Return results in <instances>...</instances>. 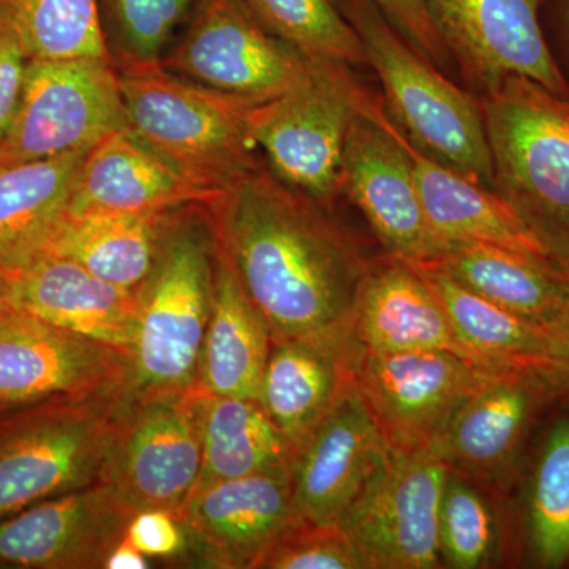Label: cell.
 Wrapping results in <instances>:
<instances>
[{
	"instance_id": "cell-1",
	"label": "cell",
	"mask_w": 569,
	"mask_h": 569,
	"mask_svg": "<svg viewBox=\"0 0 569 569\" xmlns=\"http://www.w3.org/2000/svg\"><path fill=\"white\" fill-rule=\"evenodd\" d=\"M217 242L272 343L351 335L373 261L329 216L261 162L208 203Z\"/></svg>"
},
{
	"instance_id": "cell-2",
	"label": "cell",
	"mask_w": 569,
	"mask_h": 569,
	"mask_svg": "<svg viewBox=\"0 0 569 569\" xmlns=\"http://www.w3.org/2000/svg\"><path fill=\"white\" fill-rule=\"evenodd\" d=\"M217 234L208 204L183 206L138 295L130 370L116 402L189 395L198 389L211 318Z\"/></svg>"
},
{
	"instance_id": "cell-3",
	"label": "cell",
	"mask_w": 569,
	"mask_h": 569,
	"mask_svg": "<svg viewBox=\"0 0 569 569\" xmlns=\"http://www.w3.org/2000/svg\"><path fill=\"white\" fill-rule=\"evenodd\" d=\"M481 100L492 190L546 260L569 274V100L512 77Z\"/></svg>"
},
{
	"instance_id": "cell-4",
	"label": "cell",
	"mask_w": 569,
	"mask_h": 569,
	"mask_svg": "<svg viewBox=\"0 0 569 569\" xmlns=\"http://www.w3.org/2000/svg\"><path fill=\"white\" fill-rule=\"evenodd\" d=\"M116 66L126 129L194 186L220 194L261 163L249 132L257 100L204 88L162 62Z\"/></svg>"
},
{
	"instance_id": "cell-5",
	"label": "cell",
	"mask_w": 569,
	"mask_h": 569,
	"mask_svg": "<svg viewBox=\"0 0 569 569\" xmlns=\"http://www.w3.org/2000/svg\"><path fill=\"white\" fill-rule=\"evenodd\" d=\"M376 71L389 118L427 156L492 189L481 100L443 77L370 0H336Z\"/></svg>"
},
{
	"instance_id": "cell-6",
	"label": "cell",
	"mask_w": 569,
	"mask_h": 569,
	"mask_svg": "<svg viewBox=\"0 0 569 569\" xmlns=\"http://www.w3.org/2000/svg\"><path fill=\"white\" fill-rule=\"evenodd\" d=\"M116 399L51 397L0 410V519L102 481Z\"/></svg>"
},
{
	"instance_id": "cell-7",
	"label": "cell",
	"mask_w": 569,
	"mask_h": 569,
	"mask_svg": "<svg viewBox=\"0 0 569 569\" xmlns=\"http://www.w3.org/2000/svg\"><path fill=\"white\" fill-rule=\"evenodd\" d=\"M365 92L347 63L312 59L305 81L249 112L250 137L269 170L329 211L340 197L343 146Z\"/></svg>"
},
{
	"instance_id": "cell-8",
	"label": "cell",
	"mask_w": 569,
	"mask_h": 569,
	"mask_svg": "<svg viewBox=\"0 0 569 569\" xmlns=\"http://www.w3.org/2000/svg\"><path fill=\"white\" fill-rule=\"evenodd\" d=\"M204 395L116 402L114 436L102 481L134 515L181 518L203 468Z\"/></svg>"
},
{
	"instance_id": "cell-9",
	"label": "cell",
	"mask_w": 569,
	"mask_h": 569,
	"mask_svg": "<svg viewBox=\"0 0 569 569\" xmlns=\"http://www.w3.org/2000/svg\"><path fill=\"white\" fill-rule=\"evenodd\" d=\"M121 129L126 108L114 59H31L0 164L92 148Z\"/></svg>"
},
{
	"instance_id": "cell-10",
	"label": "cell",
	"mask_w": 569,
	"mask_h": 569,
	"mask_svg": "<svg viewBox=\"0 0 569 569\" xmlns=\"http://www.w3.org/2000/svg\"><path fill=\"white\" fill-rule=\"evenodd\" d=\"M162 66L213 91L264 102L305 81L312 59L266 28L247 0H200Z\"/></svg>"
},
{
	"instance_id": "cell-11",
	"label": "cell",
	"mask_w": 569,
	"mask_h": 569,
	"mask_svg": "<svg viewBox=\"0 0 569 569\" xmlns=\"http://www.w3.org/2000/svg\"><path fill=\"white\" fill-rule=\"evenodd\" d=\"M507 365L449 351L372 353L359 347L355 387L395 451H430L460 407Z\"/></svg>"
},
{
	"instance_id": "cell-12",
	"label": "cell",
	"mask_w": 569,
	"mask_h": 569,
	"mask_svg": "<svg viewBox=\"0 0 569 569\" xmlns=\"http://www.w3.org/2000/svg\"><path fill=\"white\" fill-rule=\"evenodd\" d=\"M342 193L362 212L387 254L432 261L447 252L427 222L399 129L385 104L367 89L343 146Z\"/></svg>"
},
{
	"instance_id": "cell-13",
	"label": "cell",
	"mask_w": 569,
	"mask_h": 569,
	"mask_svg": "<svg viewBox=\"0 0 569 569\" xmlns=\"http://www.w3.org/2000/svg\"><path fill=\"white\" fill-rule=\"evenodd\" d=\"M548 0H422L427 14L479 97L512 77L569 100V82L541 26Z\"/></svg>"
},
{
	"instance_id": "cell-14",
	"label": "cell",
	"mask_w": 569,
	"mask_h": 569,
	"mask_svg": "<svg viewBox=\"0 0 569 569\" xmlns=\"http://www.w3.org/2000/svg\"><path fill=\"white\" fill-rule=\"evenodd\" d=\"M130 353L21 309L0 313V410L51 397L119 399Z\"/></svg>"
},
{
	"instance_id": "cell-15",
	"label": "cell",
	"mask_w": 569,
	"mask_h": 569,
	"mask_svg": "<svg viewBox=\"0 0 569 569\" xmlns=\"http://www.w3.org/2000/svg\"><path fill=\"white\" fill-rule=\"evenodd\" d=\"M451 466L430 451H396L387 470L340 522L366 569H436L440 508Z\"/></svg>"
},
{
	"instance_id": "cell-16",
	"label": "cell",
	"mask_w": 569,
	"mask_h": 569,
	"mask_svg": "<svg viewBox=\"0 0 569 569\" xmlns=\"http://www.w3.org/2000/svg\"><path fill=\"white\" fill-rule=\"evenodd\" d=\"M569 381L550 362L498 367L460 407L430 452L468 477H503L531 426Z\"/></svg>"
},
{
	"instance_id": "cell-17",
	"label": "cell",
	"mask_w": 569,
	"mask_h": 569,
	"mask_svg": "<svg viewBox=\"0 0 569 569\" xmlns=\"http://www.w3.org/2000/svg\"><path fill=\"white\" fill-rule=\"evenodd\" d=\"M298 520L293 470L203 486L194 490L179 518L187 537L186 563L254 569L264 550Z\"/></svg>"
},
{
	"instance_id": "cell-18",
	"label": "cell",
	"mask_w": 569,
	"mask_h": 569,
	"mask_svg": "<svg viewBox=\"0 0 569 569\" xmlns=\"http://www.w3.org/2000/svg\"><path fill=\"white\" fill-rule=\"evenodd\" d=\"M361 396L351 388L295 456L299 519L340 523L395 456Z\"/></svg>"
},
{
	"instance_id": "cell-19",
	"label": "cell",
	"mask_w": 569,
	"mask_h": 569,
	"mask_svg": "<svg viewBox=\"0 0 569 569\" xmlns=\"http://www.w3.org/2000/svg\"><path fill=\"white\" fill-rule=\"evenodd\" d=\"M134 512L103 482L0 519V568L104 569Z\"/></svg>"
},
{
	"instance_id": "cell-20",
	"label": "cell",
	"mask_w": 569,
	"mask_h": 569,
	"mask_svg": "<svg viewBox=\"0 0 569 569\" xmlns=\"http://www.w3.org/2000/svg\"><path fill=\"white\" fill-rule=\"evenodd\" d=\"M351 335L372 353L449 351L482 362L462 342L443 307L407 260L387 254L373 261L356 298Z\"/></svg>"
},
{
	"instance_id": "cell-21",
	"label": "cell",
	"mask_w": 569,
	"mask_h": 569,
	"mask_svg": "<svg viewBox=\"0 0 569 569\" xmlns=\"http://www.w3.org/2000/svg\"><path fill=\"white\" fill-rule=\"evenodd\" d=\"M220 194L194 186L129 130L121 129L86 153L66 216L162 211L208 204Z\"/></svg>"
},
{
	"instance_id": "cell-22",
	"label": "cell",
	"mask_w": 569,
	"mask_h": 569,
	"mask_svg": "<svg viewBox=\"0 0 569 569\" xmlns=\"http://www.w3.org/2000/svg\"><path fill=\"white\" fill-rule=\"evenodd\" d=\"M358 351L353 335L272 343L257 400L295 456L355 387Z\"/></svg>"
},
{
	"instance_id": "cell-23",
	"label": "cell",
	"mask_w": 569,
	"mask_h": 569,
	"mask_svg": "<svg viewBox=\"0 0 569 569\" xmlns=\"http://www.w3.org/2000/svg\"><path fill=\"white\" fill-rule=\"evenodd\" d=\"M14 309L129 353L137 332V291L107 282L69 258L44 257L20 272Z\"/></svg>"
},
{
	"instance_id": "cell-24",
	"label": "cell",
	"mask_w": 569,
	"mask_h": 569,
	"mask_svg": "<svg viewBox=\"0 0 569 569\" xmlns=\"http://www.w3.org/2000/svg\"><path fill=\"white\" fill-rule=\"evenodd\" d=\"M399 137L413 164L427 222L447 252L452 246L478 242L507 247L546 260L535 239L500 194L427 156L411 144L400 129Z\"/></svg>"
},
{
	"instance_id": "cell-25",
	"label": "cell",
	"mask_w": 569,
	"mask_h": 569,
	"mask_svg": "<svg viewBox=\"0 0 569 569\" xmlns=\"http://www.w3.org/2000/svg\"><path fill=\"white\" fill-rule=\"evenodd\" d=\"M89 149L0 164L2 271L20 274L47 257Z\"/></svg>"
},
{
	"instance_id": "cell-26",
	"label": "cell",
	"mask_w": 569,
	"mask_h": 569,
	"mask_svg": "<svg viewBox=\"0 0 569 569\" xmlns=\"http://www.w3.org/2000/svg\"><path fill=\"white\" fill-rule=\"evenodd\" d=\"M271 348V329L247 298L222 250L217 249L212 310L201 350L198 391L257 399Z\"/></svg>"
},
{
	"instance_id": "cell-27",
	"label": "cell",
	"mask_w": 569,
	"mask_h": 569,
	"mask_svg": "<svg viewBox=\"0 0 569 569\" xmlns=\"http://www.w3.org/2000/svg\"><path fill=\"white\" fill-rule=\"evenodd\" d=\"M182 208L66 216L47 257L69 258L107 282L138 291L151 276L168 231Z\"/></svg>"
},
{
	"instance_id": "cell-28",
	"label": "cell",
	"mask_w": 569,
	"mask_h": 569,
	"mask_svg": "<svg viewBox=\"0 0 569 569\" xmlns=\"http://www.w3.org/2000/svg\"><path fill=\"white\" fill-rule=\"evenodd\" d=\"M432 261L468 290L542 328L556 320L567 301V272L507 247L458 244Z\"/></svg>"
},
{
	"instance_id": "cell-29",
	"label": "cell",
	"mask_w": 569,
	"mask_h": 569,
	"mask_svg": "<svg viewBox=\"0 0 569 569\" xmlns=\"http://www.w3.org/2000/svg\"><path fill=\"white\" fill-rule=\"evenodd\" d=\"M295 451L257 399L204 395L203 468L212 482L293 470Z\"/></svg>"
},
{
	"instance_id": "cell-30",
	"label": "cell",
	"mask_w": 569,
	"mask_h": 569,
	"mask_svg": "<svg viewBox=\"0 0 569 569\" xmlns=\"http://www.w3.org/2000/svg\"><path fill=\"white\" fill-rule=\"evenodd\" d=\"M443 307L449 323L478 359L489 365L550 362L548 331L493 305L452 279L436 261H408Z\"/></svg>"
},
{
	"instance_id": "cell-31",
	"label": "cell",
	"mask_w": 569,
	"mask_h": 569,
	"mask_svg": "<svg viewBox=\"0 0 569 569\" xmlns=\"http://www.w3.org/2000/svg\"><path fill=\"white\" fill-rule=\"evenodd\" d=\"M0 21L31 59L111 58L99 0H0Z\"/></svg>"
},
{
	"instance_id": "cell-32",
	"label": "cell",
	"mask_w": 569,
	"mask_h": 569,
	"mask_svg": "<svg viewBox=\"0 0 569 569\" xmlns=\"http://www.w3.org/2000/svg\"><path fill=\"white\" fill-rule=\"evenodd\" d=\"M529 530L535 559L545 568L569 561V418L549 430L531 475Z\"/></svg>"
},
{
	"instance_id": "cell-33",
	"label": "cell",
	"mask_w": 569,
	"mask_h": 569,
	"mask_svg": "<svg viewBox=\"0 0 569 569\" xmlns=\"http://www.w3.org/2000/svg\"><path fill=\"white\" fill-rule=\"evenodd\" d=\"M257 17L309 59L367 66L358 33L336 0H247Z\"/></svg>"
},
{
	"instance_id": "cell-34",
	"label": "cell",
	"mask_w": 569,
	"mask_h": 569,
	"mask_svg": "<svg viewBox=\"0 0 569 569\" xmlns=\"http://www.w3.org/2000/svg\"><path fill=\"white\" fill-rule=\"evenodd\" d=\"M200 0H99L108 51L116 63L162 62Z\"/></svg>"
},
{
	"instance_id": "cell-35",
	"label": "cell",
	"mask_w": 569,
	"mask_h": 569,
	"mask_svg": "<svg viewBox=\"0 0 569 569\" xmlns=\"http://www.w3.org/2000/svg\"><path fill=\"white\" fill-rule=\"evenodd\" d=\"M498 523L488 498L468 475L451 467L440 508V553L456 569L488 567L496 556Z\"/></svg>"
},
{
	"instance_id": "cell-36",
	"label": "cell",
	"mask_w": 569,
	"mask_h": 569,
	"mask_svg": "<svg viewBox=\"0 0 569 569\" xmlns=\"http://www.w3.org/2000/svg\"><path fill=\"white\" fill-rule=\"evenodd\" d=\"M254 569H366V563L340 523L298 520L264 550Z\"/></svg>"
},
{
	"instance_id": "cell-37",
	"label": "cell",
	"mask_w": 569,
	"mask_h": 569,
	"mask_svg": "<svg viewBox=\"0 0 569 569\" xmlns=\"http://www.w3.org/2000/svg\"><path fill=\"white\" fill-rule=\"evenodd\" d=\"M418 54L443 69L451 56L433 28L422 0H370Z\"/></svg>"
},
{
	"instance_id": "cell-38",
	"label": "cell",
	"mask_w": 569,
	"mask_h": 569,
	"mask_svg": "<svg viewBox=\"0 0 569 569\" xmlns=\"http://www.w3.org/2000/svg\"><path fill=\"white\" fill-rule=\"evenodd\" d=\"M126 541L148 559L186 561L187 537L179 519L160 509L140 511L127 527Z\"/></svg>"
},
{
	"instance_id": "cell-39",
	"label": "cell",
	"mask_w": 569,
	"mask_h": 569,
	"mask_svg": "<svg viewBox=\"0 0 569 569\" xmlns=\"http://www.w3.org/2000/svg\"><path fill=\"white\" fill-rule=\"evenodd\" d=\"M29 61L20 37L0 21V133H7L20 107Z\"/></svg>"
},
{
	"instance_id": "cell-40",
	"label": "cell",
	"mask_w": 569,
	"mask_h": 569,
	"mask_svg": "<svg viewBox=\"0 0 569 569\" xmlns=\"http://www.w3.org/2000/svg\"><path fill=\"white\" fill-rule=\"evenodd\" d=\"M548 331L549 359L569 381V290L559 316L546 328Z\"/></svg>"
},
{
	"instance_id": "cell-41",
	"label": "cell",
	"mask_w": 569,
	"mask_h": 569,
	"mask_svg": "<svg viewBox=\"0 0 569 569\" xmlns=\"http://www.w3.org/2000/svg\"><path fill=\"white\" fill-rule=\"evenodd\" d=\"M148 557L123 539L108 557L104 569H148Z\"/></svg>"
},
{
	"instance_id": "cell-42",
	"label": "cell",
	"mask_w": 569,
	"mask_h": 569,
	"mask_svg": "<svg viewBox=\"0 0 569 569\" xmlns=\"http://www.w3.org/2000/svg\"><path fill=\"white\" fill-rule=\"evenodd\" d=\"M17 276L0 269V313L14 309V291H17Z\"/></svg>"
},
{
	"instance_id": "cell-43",
	"label": "cell",
	"mask_w": 569,
	"mask_h": 569,
	"mask_svg": "<svg viewBox=\"0 0 569 569\" xmlns=\"http://www.w3.org/2000/svg\"><path fill=\"white\" fill-rule=\"evenodd\" d=\"M557 3H559L561 26H563L569 41V0H557Z\"/></svg>"
},
{
	"instance_id": "cell-44",
	"label": "cell",
	"mask_w": 569,
	"mask_h": 569,
	"mask_svg": "<svg viewBox=\"0 0 569 569\" xmlns=\"http://www.w3.org/2000/svg\"><path fill=\"white\" fill-rule=\"evenodd\" d=\"M3 138H6V134L0 133V152H2Z\"/></svg>"
}]
</instances>
